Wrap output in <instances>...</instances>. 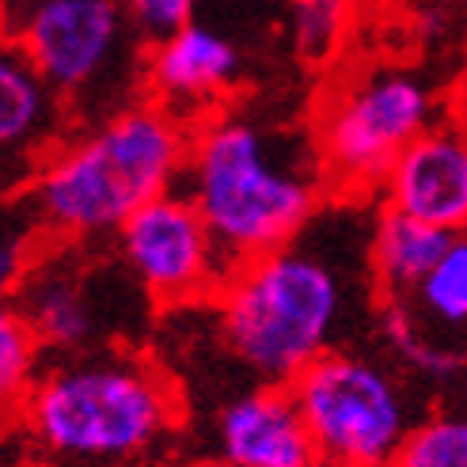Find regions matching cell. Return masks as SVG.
I'll return each instance as SVG.
<instances>
[{"instance_id": "19", "label": "cell", "mask_w": 467, "mask_h": 467, "mask_svg": "<svg viewBox=\"0 0 467 467\" xmlns=\"http://www.w3.org/2000/svg\"><path fill=\"white\" fill-rule=\"evenodd\" d=\"M354 16V0H293V42L308 61L331 57Z\"/></svg>"}, {"instance_id": "16", "label": "cell", "mask_w": 467, "mask_h": 467, "mask_svg": "<svg viewBox=\"0 0 467 467\" xmlns=\"http://www.w3.org/2000/svg\"><path fill=\"white\" fill-rule=\"evenodd\" d=\"M46 346L35 335L31 319L23 316L16 300L0 296V426H12L23 418L31 391L42 377Z\"/></svg>"}, {"instance_id": "5", "label": "cell", "mask_w": 467, "mask_h": 467, "mask_svg": "<svg viewBox=\"0 0 467 467\" xmlns=\"http://www.w3.org/2000/svg\"><path fill=\"white\" fill-rule=\"evenodd\" d=\"M8 27L68 103L77 130L137 103L133 91L145 84V38L122 0H23Z\"/></svg>"}, {"instance_id": "4", "label": "cell", "mask_w": 467, "mask_h": 467, "mask_svg": "<svg viewBox=\"0 0 467 467\" xmlns=\"http://www.w3.org/2000/svg\"><path fill=\"white\" fill-rule=\"evenodd\" d=\"M213 300L232 358L263 384H293L312 361L338 349L349 285L335 254L305 228L293 244L236 266Z\"/></svg>"}, {"instance_id": "15", "label": "cell", "mask_w": 467, "mask_h": 467, "mask_svg": "<svg viewBox=\"0 0 467 467\" xmlns=\"http://www.w3.org/2000/svg\"><path fill=\"white\" fill-rule=\"evenodd\" d=\"M426 335L463 349L467 338V232L452 236L449 251L437 259V266L422 277V285L395 300Z\"/></svg>"}, {"instance_id": "22", "label": "cell", "mask_w": 467, "mask_h": 467, "mask_svg": "<svg viewBox=\"0 0 467 467\" xmlns=\"http://www.w3.org/2000/svg\"><path fill=\"white\" fill-rule=\"evenodd\" d=\"M198 467H228L224 460H209V463H198Z\"/></svg>"}, {"instance_id": "8", "label": "cell", "mask_w": 467, "mask_h": 467, "mask_svg": "<svg viewBox=\"0 0 467 467\" xmlns=\"http://www.w3.org/2000/svg\"><path fill=\"white\" fill-rule=\"evenodd\" d=\"M114 247L141 293L168 308L217 296L232 274L205 217L182 191H168L137 209L114 232Z\"/></svg>"}, {"instance_id": "12", "label": "cell", "mask_w": 467, "mask_h": 467, "mask_svg": "<svg viewBox=\"0 0 467 467\" xmlns=\"http://www.w3.org/2000/svg\"><path fill=\"white\" fill-rule=\"evenodd\" d=\"M217 452L228 467H323L289 384H259L224 403Z\"/></svg>"}, {"instance_id": "9", "label": "cell", "mask_w": 467, "mask_h": 467, "mask_svg": "<svg viewBox=\"0 0 467 467\" xmlns=\"http://www.w3.org/2000/svg\"><path fill=\"white\" fill-rule=\"evenodd\" d=\"M73 133L68 103L38 73L16 31L0 23V198L27 194Z\"/></svg>"}, {"instance_id": "20", "label": "cell", "mask_w": 467, "mask_h": 467, "mask_svg": "<svg viewBox=\"0 0 467 467\" xmlns=\"http://www.w3.org/2000/svg\"><path fill=\"white\" fill-rule=\"evenodd\" d=\"M145 42H160L194 19L198 0H122Z\"/></svg>"}, {"instance_id": "7", "label": "cell", "mask_w": 467, "mask_h": 467, "mask_svg": "<svg viewBox=\"0 0 467 467\" xmlns=\"http://www.w3.org/2000/svg\"><path fill=\"white\" fill-rule=\"evenodd\" d=\"M289 391L323 467H388L418 422L400 372L349 349L312 361Z\"/></svg>"}, {"instance_id": "10", "label": "cell", "mask_w": 467, "mask_h": 467, "mask_svg": "<svg viewBox=\"0 0 467 467\" xmlns=\"http://www.w3.org/2000/svg\"><path fill=\"white\" fill-rule=\"evenodd\" d=\"M73 247L77 244L68 240H54L16 296L35 335L54 354L99 349V342L107 338V323L114 316L103 289L91 282V266L77 259Z\"/></svg>"}, {"instance_id": "17", "label": "cell", "mask_w": 467, "mask_h": 467, "mask_svg": "<svg viewBox=\"0 0 467 467\" xmlns=\"http://www.w3.org/2000/svg\"><path fill=\"white\" fill-rule=\"evenodd\" d=\"M50 244L54 232L31 191L0 198V296H19V289L27 285V277L35 274Z\"/></svg>"}, {"instance_id": "3", "label": "cell", "mask_w": 467, "mask_h": 467, "mask_svg": "<svg viewBox=\"0 0 467 467\" xmlns=\"http://www.w3.org/2000/svg\"><path fill=\"white\" fill-rule=\"evenodd\" d=\"M191 130L163 103H130L77 130L46 160L31 194L54 240L88 244L114 236L137 209L179 186Z\"/></svg>"}, {"instance_id": "6", "label": "cell", "mask_w": 467, "mask_h": 467, "mask_svg": "<svg viewBox=\"0 0 467 467\" xmlns=\"http://www.w3.org/2000/svg\"><path fill=\"white\" fill-rule=\"evenodd\" d=\"M437 114L430 84L400 65H368L342 77L319 107L316 152L327 186L358 194L384 186L391 163Z\"/></svg>"}, {"instance_id": "21", "label": "cell", "mask_w": 467, "mask_h": 467, "mask_svg": "<svg viewBox=\"0 0 467 467\" xmlns=\"http://www.w3.org/2000/svg\"><path fill=\"white\" fill-rule=\"evenodd\" d=\"M0 467H16V452L8 445V426H0Z\"/></svg>"}, {"instance_id": "11", "label": "cell", "mask_w": 467, "mask_h": 467, "mask_svg": "<svg viewBox=\"0 0 467 467\" xmlns=\"http://www.w3.org/2000/svg\"><path fill=\"white\" fill-rule=\"evenodd\" d=\"M384 209L441 232H467V126H430L403 149L384 179Z\"/></svg>"}, {"instance_id": "18", "label": "cell", "mask_w": 467, "mask_h": 467, "mask_svg": "<svg viewBox=\"0 0 467 467\" xmlns=\"http://www.w3.org/2000/svg\"><path fill=\"white\" fill-rule=\"evenodd\" d=\"M388 467H467V410L418 418Z\"/></svg>"}, {"instance_id": "23", "label": "cell", "mask_w": 467, "mask_h": 467, "mask_svg": "<svg viewBox=\"0 0 467 467\" xmlns=\"http://www.w3.org/2000/svg\"><path fill=\"white\" fill-rule=\"evenodd\" d=\"M460 8H463V19H467V0H460Z\"/></svg>"}, {"instance_id": "2", "label": "cell", "mask_w": 467, "mask_h": 467, "mask_svg": "<svg viewBox=\"0 0 467 467\" xmlns=\"http://www.w3.org/2000/svg\"><path fill=\"white\" fill-rule=\"evenodd\" d=\"M175 384L133 349L61 354L23 407L19 426L54 467H152L179 433Z\"/></svg>"}, {"instance_id": "24", "label": "cell", "mask_w": 467, "mask_h": 467, "mask_svg": "<svg viewBox=\"0 0 467 467\" xmlns=\"http://www.w3.org/2000/svg\"><path fill=\"white\" fill-rule=\"evenodd\" d=\"M463 395H467V377H463Z\"/></svg>"}, {"instance_id": "1", "label": "cell", "mask_w": 467, "mask_h": 467, "mask_svg": "<svg viewBox=\"0 0 467 467\" xmlns=\"http://www.w3.org/2000/svg\"><path fill=\"white\" fill-rule=\"evenodd\" d=\"M179 182L232 270L293 244L327 186L316 145L244 114L202 119Z\"/></svg>"}, {"instance_id": "14", "label": "cell", "mask_w": 467, "mask_h": 467, "mask_svg": "<svg viewBox=\"0 0 467 467\" xmlns=\"http://www.w3.org/2000/svg\"><path fill=\"white\" fill-rule=\"evenodd\" d=\"M452 232H441L422 224L407 213L384 209L368 232V266L384 293V300H403L422 285V277L437 266V259L449 251Z\"/></svg>"}, {"instance_id": "13", "label": "cell", "mask_w": 467, "mask_h": 467, "mask_svg": "<svg viewBox=\"0 0 467 467\" xmlns=\"http://www.w3.org/2000/svg\"><path fill=\"white\" fill-rule=\"evenodd\" d=\"M244 61L236 42L217 27L191 19L175 35L149 42L145 54V88L156 103L186 122V114H205L224 91L236 88Z\"/></svg>"}]
</instances>
